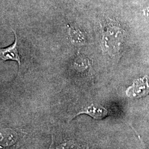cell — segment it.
<instances>
[{
    "label": "cell",
    "mask_w": 149,
    "mask_h": 149,
    "mask_svg": "<svg viewBox=\"0 0 149 149\" xmlns=\"http://www.w3.org/2000/svg\"><path fill=\"white\" fill-rule=\"evenodd\" d=\"M106 29L103 33V45L108 52L113 50L114 53H118V50L122 48L126 33L122 28L113 23L109 24Z\"/></svg>",
    "instance_id": "obj_1"
},
{
    "label": "cell",
    "mask_w": 149,
    "mask_h": 149,
    "mask_svg": "<svg viewBox=\"0 0 149 149\" xmlns=\"http://www.w3.org/2000/svg\"><path fill=\"white\" fill-rule=\"evenodd\" d=\"M126 95L130 98H139L149 94V79L148 76L140 77L134 81L125 92Z\"/></svg>",
    "instance_id": "obj_2"
},
{
    "label": "cell",
    "mask_w": 149,
    "mask_h": 149,
    "mask_svg": "<svg viewBox=\"0 0 149 149\" xmlns=\"http://www.w3.org/2000/svg\"><path fill=\"white\" fill-rule=\"evenodd\" d=\"M14 34L15 36V40L14 43L10 47L6 48H2L0 50V57L3 60H13L16 61L20 67L21 58L18 47V39L15 31Z\"/></svg>",
    "instance_id": "obj_3"
},
{
    "label": "cell",
    "mask_w": 149,
    "mask_h": 149,
    "mask_svg": "<svg viewBox=\"0 0 149 149\" xmlns=\"http://www.w3.org/2000/svg\"><path fill=\"white\" fill-rule=\"evenodd\" d=\"M87 114L95 119H99L105 117L108 114V111L104 107L101 105L92 104L77 114Z\"/></svg>",
    "instance_id": "obj_4"
},
{
    "label": "cell",
    "mask_w": 149,
    "mask_h": 149,
    "mask_svg": "<svg viewBox=\"0 0 149 149\" xmlns=\"http://www.w3.org/2000/svg\"><path fill=\"white\" fill-rule=\"evenodd\" d=\"M67 26L71 43L76 46L85 45L86 43V38L84 33L80 29L71 27L70 24H68Z\"/></svg>",
    "instance_id": "obj_5"
},
{
    "label": "cell",
    "mask_w": 149,
    "mask_h": 149,
    "mask_svg": "<svg viewBox=\"0 0 149 149\" xmlns=\"http://www.w3.org/2000/svg\"><path fill=\"white\" fill-rule=\"evenodd\" d=\"M49 149H81V147H80L77 144L71 143L69 142L64 144H59V145H56L53 140L52 144Z\"/></svg>",
    "instance_id": "obj_6"
},
{
    "label": "cell",
    "mask_w": 149,
    "mask_h": 149,
    "mask_svg": "<svg viewBox=\"0 0 149 149\" xmlns=\"http://www.w3.org/2000/svg\"><path fill=\"white\" fill-rule=\"evenodd\" d=\"M143 14L145 16L149 17V4L146 6V7L143 10Z\"/></svg>",
    "instance_id": "obj_7"
}]
</instances>
